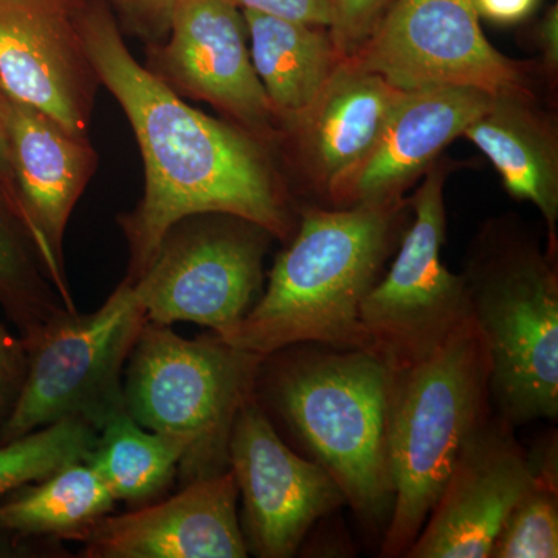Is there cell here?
Listing matches in <instances>:
<instances>
[{"mask_svg": "<svg viewBox=\"0 0 558 558\" xmlns=\"http://www.w3.org/2000/svg\"><path fill=\"white\" fill-rule=\"evenodd\" d=\"M402 208L403 201L304 211L266 292L219 340L264 359L303 343L373 351L360 306L398 240Z\"/></svg>", "mask_w": 558, "mask_h": 558, "instance_id": "obj_2", "label": "cell"}, {"mask_svg": "<svg viewBox=\"0 0 558 558\" xmlns=\"http://www.w3.org/2000/svg\"><path fill=\"white\" fill-rule=\"evenodd\" d=\"M446 167L436 161L414 196V219L391 269L360 306L371 349L392 368L429 357L472 318L464 275L440 259L446 241Z\"/></svg>", "mask_w": 558, "mask_h": 558, "instance_id": "obj_9", "label": "cell"}, {"mask_svg": "<svg viewBox=\"0 0 558 558\" xmlns=\"http://www.w3.org/2000/svg\"><path fill=\"white\" fill-rule=\"evenodd\" d=\"M0 124L28 220V240L51 286L76 311L64 270V236L98 157L89 137L75 135L40 110L0 89Z\"/></svg>", "mask_w": 558, "mask_h": 558, "instance_id": "obj_14", "label": "cell"}, {"mask_svg": "<svg viewBox=\"0 0 558 558\" xmlns=\"http://www.w3.org/2000/svg\"><path fill=\"white\" fill-rule=\"evenodd\" d=\"M80 32L100 84L130 120L145 163V194L119 218L130 248L126 281L146 270L168 231L191 216H234L288 240L292 219L269 146L191 108L140 65L105 0H84Z\"/></svg>", "mask_w": 558, "mask_h": 558, "instance_id": "obj_1", "label": "cell"}, {"mask_svg": "<svg viewBox=\"0 0 558 558\" xmlns=\"http://www.w3.org/2000/svg\"><path fill=\"white\" fill-rule=\"evenodd\" d=\"M146 322L134 286L124 279L100 310H62L22 337L27 376L0 442L64 418H81L98 432L126 409L124 368Z\"/></svg>", "mask_w": 558, "mask_h": 558, "instance_id": "obj_7", "label": "cell"}, {"mask_svg": "<svg viewBox=\"0 0 558 558\" xmlns=\"http://www.w3.org/2000/svg\"><path fill=\"white\" fill-rule=\"evenodd\" d=\"M230 470L244 502L245 545L256 557L295 556L317 521L347 505L328 470L282 442L255 396L234 422Z\"/></svg>", "mask_w": 558, "mask_h": 558, "instance_id": "obj_12", "label": "cell"}, {"mask_svg": "<svg viewBox=\"0 0 558 558\" xmlns=\"http://www.w3.org/2000/svg\"><path fill=\"white\" fill-rule=\"evenodd\" d=\"M263 360L213 333L189 340L153 322L140 330L124 368V405L138 425L182 449L183 483L230 469L231 432L255 396Z\"/></svg>", "mask_w": 558, "mask_h": 558, "instance_id": "obj_5", "label": "cell"}, {"mask_svg": "<svg viewBox=\"0 0 558 558\" xmlns=\"http://www.w3.org/2000/svg\"><path fill=\"white\" fill-rule=\"evenodd\" d=\"M233 472L191 481L174 497L106 515L83 538L87 558H244Z\"/></svg>", "mask_w": 558, "mask_h": 558, "instance_id": "obj_17", "label": "cell"}, {"mask_svg": "<svg viewBox=\"0 0 558 558\" xmlns=\"http://www.w3.org/2000/svg\"><path fill=\"white\" fill-rule=\"evenodd\" d=\"M464 86L402 90L373 149L328 190L336 204H392L494 102Z\"/></svg>", "mask_w": 558, "mask_h": 558, "instance_id": "obj_16", "label": "cell"}, {"mask_svg": "<svg viewBox=\"0 0 558 558\" xmlns=\"http://www.w3.org/2000/svg\"><path fill=\"white\" fill-rule=\"evenodd\" d=\"M271 234L229 215L175 223L134 282L148 322H190L227 339L256 303Z\"/></svg>", "mask_w": 558, "mask_h": 558, "instance_id": "obj_8", "label": "cell"}, {"mask_svg": "<svg viewBox=\"0 0 558 558\" xmlns=\"http://www.w3.org/2000/svg\"><path fill=\"white\" fill-rule=\"evenodd\" d=\"M0 205L9 213L11 218L16 220L17 226L21 227L28 240L27 215H25L24 205H22L16 175H14L13 161H11L9 143H7L2 124H0Z\"/></svg>", "mask_w": 558, "mask_h": 558, "instance_id": "obj_30", "label": "cell"}, {"mask_svg": "<svg viewBox=\"0 0 558 558\" xmlns=\"http://www.w3.org/2000/svg\"><path fill=\"white\" fill-rule=\"evenodd\" d=\"M531 98L524 94L497 95L462 137L492 161L510 196L538 208L554 238L558 219L557 137Z\"/></svg>", "mask_w": 558, "mask_h": 558, "instance_id": "obj_19", "label": "cell"}, {"mask_svg": "<svg viewBox=\"0 0 558 558\" xmlns=\"http://www.w3.org/2000/svg\"><path fill=\"white\" fill-rule=\"evenodd\" d=\"M402 90L341 60L310 110L282 135L295 138L312 178L329 190L376 145Z\"/></svg>", "mask_w": 558, "mask_h": 558, "instance_id": "obj_18", "label": "cell"}, {"mask_svg": "<svg viewBox=\"0 0 558 558\" xmlns=\"http://www.w3.org/2000/svg\"><path fill=\"white\" fill-rule=\"evenodd\" d=\"M25 376L27 349L24 341L0 322V432L16 409Z\"/></svg>", "mask_w": 558, "mask_h": 558, "instance_id": "obj_27", "label": "cell"}, {"mask_svg": "<svg viewBox=\"0 0 558 558\" xmlns=\"http://www.w3.org/2000/svg\"><path fill=\"white\" fill-rule=\"evenodd\" d=\"M325 348L267 355V399L336 480L355 515L384 523L395 499L389 465L395 368L366 349Z\"/></svg>", "mask_w": 558, "mask_h": 558, "instance_id": "obj_3", "label": "cell"}, {"mask_svg": "<svg viewBox=\"0 0 558 558\" xmlns=\"http://www.w3.org/2000/svg\"><path fill=\"white\" fill-rule=\"evenodd\" d=\"M84 0H0V89L87 137L100 80L84 49Z\"/></svg>", "mask_w": 558, "mask_h": 558, "instance_id": "obj_13", "label": "cell"}, {"mask_svg": "<svg viewBox=\"0 0 558 558\" xmlns=\"http://www.w3.org/2000/svg\"><path fill=\"white\" fill-rule=\"evenodd\" d=\"M0 306L20 337L68 310L51 286L31 241L0 205Z\"/></svg>", "mask_w": 558, "mask_h": 558, "instance_id": "obj_24", "label": "cell"}, {"mask_svg": "<svg viewBox=\"0 0 558 558\" xmlns=\"http://www.w3.org/2000/svg\"><path fill=\"white\" fill-rule=\"evenodd\" d=\"M505 418H484L461 450L409 558H488L499 527L534 480Z\"/></svg>", "mask_w": 558, "mask_h": 558, "instance_id": "obj_15", "label": "cell"}, {"mask_svg": "<svg viewBox=\"0 0 558 558\" xmlns=\"http://www.w3.org/2000/svg\"><path fill=\"white\" fill-rule=\"evenodd\" d=\"M242 10L227 0H179L145 68L179 97L205 101L266 146L281 138L247 47Z\"/></svg>", "mask_w": 558, "mask_h": 558, "instance_id": "obj_11", "label": "cell"}, {"mask_svg": "<svg viewBox=\"0 0 558 558\" xmlns=\"http://www.w3.org/2000/svg\"><path fill=\"white\" fill-rule=\"evenodd\" d=\"M97 429L81 418H64L7 442H0V498L36 483L73 462H87Z\"/></svg>", "mask_w": 558, "mask_h": 558, "instance_id": "obj_25", "label": "cell"}, {"mask_svg": "<svg viewBox=\"0 0 558 558\" xmlns=\"http://www.w3.org/2000/svg\"><path fill=\"white\" fill-rule=\"evenodd\" d=\"M119 11L132 32L149 44L160 43L170 31L172 13L179 0H105Z\"/></svg>", "mask_w": 558, "mask_h": 558, "instance_id": "obj_28", "label": "cell"}, {"mask_svg": "<svg viewBox=\"0 0 558 558\" xmlns=\"http://www.w3.org/2000/svg\"><path fill=\"white\" fill-rule=\"evenodd\" d=\"M241 10L259 11L282 20L328 27L332 21L330 0H227Z\"/></svg>", "mask_w": 558, "mask_h": 558, "instance_id": "obj_29", "label": "cell"}, {"mask_svg": "<svg viewBox=\"0 0 558 558\" xmlns=\"http://www.w3.org/2000/svg\"><path fill=\"white\" fill-rule=\"evenodd\" d=\"M490 357L475 319L429 357L395 368L389 413L391 515L381 557H402L421 534L470 436L490 414Z\"/></svg>", "mask_w": 558, "mask_h": 558, "instance_id": "obj_4", "label": "cell"}, {"mask_svg": "<svg viewBox=\"0 0 558 558\" xmlns=\"http://www.w3.org/2000/svg\"><path fill=\"white\" fill-rule=\"evenodd\" d=\"M116 502L89 462H73L0 498V532L83 542Z\"/></svg>", "mask_w": 558, "mask_h": 558, "instance_id": "obj_21", "label": "cell"}, {"mask_svg": "<svg viewBox=\"0 0 558 558\" xmlns=\"http://www.w3.org/2000/svg\"><path fill=\"white\" fill-rule=\"evenodd\" d=\"M250 58L266 90L279 132L288 130L317 100L341 61L328 27L242 10Z\"/></svg>", "mask_w": 558, "mask_h": 558, "instance_id": "obj_20", "label": "cell"}, {"mask_svg": "<svg viewBox=\"0 0 558 558\" xmlns=\"http://www.w3.org/2000/svg\"><path fill=\"white\" fill-rule=\"evenodd\" d=\"M480 17L495 24L512 25L526 20L538 7L539 0H470Z\"/></svg>", "mask_w": 558, "mask_h": 558, "instance_id": "obj_31", "label": "cell"}, {"mask_svg": "<svg viewBox=\"0 0 558 558\" xmlns=\"http://www.w3.org/2000/svg\"><path fill=\"white\" fill-rule=\"evenodd\" d=\"M537 40L549 72L558 68V7H550L539 22Z\"/></svg>", "mask_w": 558, "mask_h": 558, "instance_id": "obj_32", "label": "cell"}, {"mask_svg": "<svg viewBox=\"0 0 558 558\" xmlns=\"http://www.w3.org/2000/svg\"><path fill=\"white\" fill-rule=\"evenodd\" d=\"M97 433L87 462L116 501L146 505L179 475L182 449L174 440L143 428L126 409L113 413Z\"/></svg>", "mask_w": 558, "mask_h": 558, "instance_id": "obj_22", "label": "cell"}, {"mask_svg": "<svg viewBox=\"0 0 558 558\" xmlns=\"http://www.w3.org/2000/svg\"><path fill=\"white\" fill-rule=\"evenodd\" d=\"M399 90L464 86L532 95L519 62L488 43L470 0H395L368 43L347 60Z\"/></svg>", "mask_w": 558, "mask_h": 558, "instance_id": "obj_10", "label": "cell"}, {"mask_svg": "<svg viewBox=\"0 0 558 558\" xmlns=\"http://www.w3.org/2000/svg\"><path fill=\"white\" fill-rule=\"evenodd\" d=\"M395 0H330L329 33L341 60H349L379 28Z\"/></svg>", "mask_w": 558, "mask_h": 558, "instance_id": "obj_26", "label": "cell"}, {"mask_svg": "<svg viewBox=\"0 0 558 558\" xmlns=\"http://www.w3.org/2000/svg\"><path fill=\"white\" fill-rule=\"evenodd\" d=\"M470 311L490 357V398L508 424L558 414V281L527 242H498L470 264Z\"/></svg>", "mask_w": 558, "mask_h": 558, "instance_id": "obj_6", "label": "cell"}, {"mask_svg": "<svg viewBox=\"0 0 558 558\" xmlns=\"http://www.w3.org/2000/svg\"><path fill=\"white\" fill-rule=\"evenodd\" d=\"M529 459L534 480L499 527L488 558L558 557L556 438Z\"/></svg>", "mask_w": 558, "mask_h": 558, "instance_id": "obj_23", "label": "cell"}]
</instances>
